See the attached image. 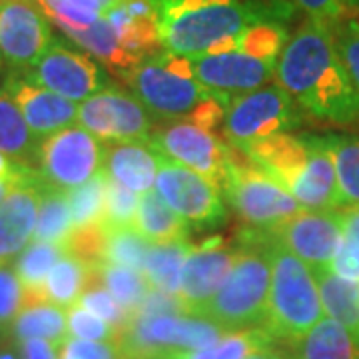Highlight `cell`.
Instances as JSON below:
<instances>
[{"instance_id": "obj_1", "label": "cell", "mask_w": 359, "mask_h": 359, "mask_svg": "<svg viewBox=\"0 0 359 359\" xmlns=\"http://www.w3.org/2000/svg\"><path fill=\"white\" fill-rule=\"evenodd\" d=\"M276 80L313 118L335 124L359 118V90L335 48L332 26L323 20L308 18L285 42Z\"/></svg>"}, {"instance_id": "obj_2", "label": "cell", "mask_w": 359, "mask_h": 359, "mask_svg": "<svg viewBox=\"0 0 359 359\" xmlns=\"http://www.w3.org/2000/svg\"><path fill=\"white\" fill-rule=\"evenodd\" d=\"M164 50L192 58L231 50L248 26L290 16V6L262 0H156Z\"/></svg>"}, {"instance_id": "obj_3", "label": "cell", "mask_w": 359, "mask_h": 359, "mask_svg": "<svg viewBox=\"0 0 359 359\" xmlns=\"http://www.w3.org/2000/svg\"><path fill=\"white\" fill-rule=\"evenodd\" d=\"M240 242L242 248L238 250L226 282L200 316L226 332L264 327L268 320L271 236L269 231L250 230Z\"/></svg>"}, {"instance_id": "obj_4", "label": "cell", "mask_w": 359, "mask_h": 359, "mask_svg": "<svg viewBox=\"0 0 359 359\" xmlns=\"http://www.w3.org/2000/svg\"><path fill=\"white\" fill-rule=\"evenodd\" d=\"M269 236L271 285L268 320L264 330L276 341L292 344L323 320V306L311 269L280 244L271 231Z\"/></svg>"}, {"instance_id": "obj_5", "label": "cell", "mask_w": 359, "mask_h": 359, "mask_svg": "<svg viewBox=\"0 0 359 359\" xmlns=\"http://www.w3.org/2000/svg\"><path fill=\"white\" fill-rule=\"evenodd\" d=\"M222 190L252 230H276L304 212L294 194L230 142H226Z\"/></svg>"}, {"instance_id": "obj_6", "label": "cell", "mask_w": 359, "mask_h": 359, "mask_svg": "<svg viewBox=\"0 0 359 359\" xmlns=\"http://www.w3.org/2000/svg\"><path fill=\"white\" fill-rule=\"evenodd\" d=\"M124 80L148 112L166 120L190 118L210 98L230 104L194 78L188 58L168 50L142 60Z\"/></svg>"}, {"instance_id": "obj_7", "label": "cell", "mask_w": 359, "mask_h": 359, "mask_svg": "<svg viewBox=\"0 0 359 359\" xmlns=\"http://www.w3.org/2000/svg\"><path fill=\"white\" fill-rule=\"evenodd\" d=\"M226 334L219 325L198 316L132 318L116 346L122 359H166L208 349Z\"/></svg>"}, {"instance_id": "obj_8", "label": "cell", "mask_w": 359, "mask_h": 359, "mask_svg": "<svg viewBox=\"0 0 359 359\" xmlns=\"http://www.w3.org/2000/svg\"><path fill=\"white\" fill-rule=\"evenodd\" d=\"M302 122L295 100L280 86H262L242 96L231 98L226 106L224 134L226 140L244 148L252 142L285 134Z\"/></svg>"}, {"instance_id": "obj_9", "label": "cell", "mask_w": 359, "mask_h": 359, "mask_svg": "<svg viewBox=\"0 0 359 359\" xmlns=\"http://www.w3.org/2000/svg\"><path fill=\"white\" fill-rule=\"evenodd\" d=\"M104 168V144L82 126H70L40 142L34 170L52 188L70 192Z\"/></svg>"}, {"instance_id": "obj_10", "label": "cell", "mask_w": 359, "mask_h": 359, "mask_svg": "<svg viewBox=\"0 0 359 359\" xmlns=\"http://www.w3.org/2000/svg\"><path fill=\"white\" fill-rule=\"evenodd\" d=\"M218 184L190 168L162 158L156 174V192L194 230L224 224L226 205Z\"/></svg>"}, {"instance_id": "obj_11", "label": "cell", "mask_w": 359, "mask_h": 359, "mask_svg": "<svg viewBox=\"0 0 359 359\" xmlns=\"http://www.w3.org/2000/svg\"><path fill=\"white\" fill-rule=\"evenodd\" d=\"M25 74L39 86L70 102H84L96 92L110 86L102 66L88 52L56 36L39 62Z\"/></svg>"}, {"instance_id": "obj_12", "label": "cell", "mask_w": 359, "mask_h": 359, "mask_svg": "<svg viewBox=\"0 0 359 359\" xmlns=\"http://www.w3.org/2000/svg\"><path fill=\"white\" fill-rule=\"evenodd\" d=\"M146 142L162 158L214 180L222 188L226 142H219L212 130L198 126L188 118H178L154 126Z\"/></svg>"}, {"instance_id": "obj_13", "label": "cell", "mask_w": 359, "mask_h": 359, "mask_svg": "<svg viewBox=\"0 0 359 359\" xmlns=\"http://www.w3.org/2000/svg\"><path fill=\"white\" fill-rule=\"evenodd\" d=\"M78 122L102 142L148 140L154 128L146 106L112 84L78 104Z\"/></svg>"}, {"instance_id": "obj_14", "label": "cell", "mask_w": 359, "mask_h": 359, "mask_svg": "<svg viewBox=\"0 0 359 359\" xmlns=\"http://www.w3.org/2000/svg\"><path fill=\"white\" fill-rule=\"evenodd\" d=\"M54 40L50 18L36 0H0V60L26 72Z\"/></svg>"}, {"instance_id": "obj_15", "label": "cell", "mask_w": 359, "mask_h": 359, "mask_svg": "<svg viewBox=\"0 0 359 359\" xmlns=\"http://www.w3.org/2000/svg\"><path fill=\"white\" fill-rule=\"evenodd\" d=\"M271 233L311 271L327 269L341 245L344 212H299Z\"/></svg>"}, {"instance_id": "obj_16", "label": "cell", "mask_w": 359, "mask_h": 359, "mask_svg": "<svg viewBox=\"0 0 359 359\" xmlns=\"http://www.w3.org/2000/svg\"><path fill=\"white\" fill-rule=\"evenodd\" d=\"M194 78L224 98H236L266 86L276 78L273 60H262L244 52L226 50L188 58Z\"/></svg>"}, {"instance_id": "obj_17", "label": "cell", "mask_w": 359, "mask_h": 359, "mask_svg": "<svg viewBox=\"0 0 359 359\" xmlns=\"http://www.w3.org/2000/svg\"><path fill=\"white\" fill-rule=\"evenodd\" d=\"M2 88L11 94L18 110L25 116L28 128L34 136L44 140L60 130L70 128L78 120V104L66 100L50 90L32 82L25 72L11 70Z\"/></svg>"}, {"instance_id": "obj_18", "label": "cell", "mask_w": 359, "mask_h": 359, "mask_svg": "<svg viewBox=\"0 0 359 359\" xmlns=\"http://www.w3.org/2000/svg\"><path fill=\"white\" fill-rule=\"evenodd\" d=\"M238 252L222 245L219 240L204 242L190 252L182 268L180 280V299L188 308L190 316H202L204 308L218 294L226 282Z\"/></svg>"}, {"instance_id": "obj_19", "label": "cell", "mask_w": 359, "mask_h": 359, "mask_svg": "<svg viewBox=\"0 0 359 359\" xmlns=\"http://www.w3.org/2000/svg\"><path fill=\"white\" fill-rule=\"evenodd\" d=\"M44 180L30 168L25 178H20L4 202L0 204V259L8 262L18 256L32 242L39 219L40 196Z\"/></svg>"}, {"instance_id": "obj_20", "label": "cell", "mask_w": 359, "mask_h": 359, "mask_svg": "<svg viewBox=\"0 0 359 359\" xmlns=\"http://www.w3.org/2000/svg\"><path fill=\"white\" fill-rule=\"evenodd\" d=\"M309 154L304 170L294 180L290 192L304 212H332L341 208L335 164L327 138L308 136Z\"/></svg>"}, {"instance_id": "obj_21", "label": "cell", "mask_w": 359, "mask_h": 359, "mask_svg": "<svg viewBox=\"0 0 359 359\" xmlns=\"http://www.w3.org/2000/svg\"><path fill=\"white\" fill-rule=\"evenodd\" d=\"M104 18L114 28L120 46L136 60L164 50L156 0H124Z\"/></svg>"}, {"instance_id": "obj_22", "label": "cell", "mask_w": 359, "mask_h": 359, "mask_svg": "<svg viewBox=\"0 0 359 359\" xmlns=\"http://www.w3.org/2000/svg\"><path fill=\"white\" fill-rule=\"evenodd\" d=\"M162 156L148 142H104V172L136 194L148 192L156 182Z\"/></svg>"}, {"instance_id": "obj_23", "label": "cell", "mask_w": 359, "mask_h": 359, "mask_svg": "<svg viewBox=\"0 0 359 359\" xmlns=\"http://www.w3.org/2000/svg\"><path fill=\"white\" fill-rule=\"evenodd\" d=\"M257 166L266 170L271 178H276L287 190L292 188L297 174L304 170L309 154L308 136L292 134H273L252 142L242 148Z\"/></svg>"}, {"instance_id": "obj_24", "label": "cell", "mask_w": 359, "mask_h": 359, "mask_svg": "<svg viewBox=\"0 0 359 359\" xmlns=\"http://www.w3.org/2000/svg\"><path fill=\"white\" fill-rule=\"evenodd\" d=\"M287 346V359H359V334L335 320H320Z\"/></svg>"}, {"instance_id": "obj_25", "label": "cell", "mask_w": 359, "mask_h": 359, "mask_svg": "<svg viewBox=\"0 0 359 359\" xmlns=\"http://www.w3.org/2000/svg\"><path fill=\"white\" fill-rule=\"evenodd\" d=\"M132 228L142 233L150 244L178 242L186 240L190 233V226L154 190H148L140 196Z\"/></svg>"}, {"instance_id": "obj_26", "label": "cell", "mask_w": 359, "mask_h": 359, "mask_svg": "<svg viewBox=\"0 0 359 359\" xmlns=\"http://www.w3.org/2000/svg\"><path fill=\"white\" fill-rule=\"evenodd\" d=\"M65 34L76 44L78 48L88 52L94 60L108 66L110 72L116 74V76L126 78L136 66L140 65V60L130 56L128 52L120 46V42L116 39L114 28L110 26V22L106 18L98 20L96 25H92L90 28L70 30V32H65Z\"/></svg>"}, {"instance_id": "obj_27", "label": "cell", "mask_w": 359, "mask_h": 359, "mask_svg": "<svg viewBox=\"0 0 359 359\" xmlns=\"http://www.w3.org/2000/svg\"><path fill=\"white\" fill-rule=\"evenodd\" d=\"M40 138L28 128L25 116L11 98L0 88V152L18 164L34 168L40 150Z\"/></svg>"}, {"instance_id": "obj_28", "label": "cell", "mask_w": 359, "mask_h": 359, "mask_svg": "<svg viewBox=\"0 0 359 359\" xmlns=\"http://www.w3.org/2000/svg\"><path fill=\"white\" fill-rule=\"evenodd\" d=\"M311 273L318 283L323 311L347 330L359 334V280L344 278L332 268Z\"/></svg>"}, {"instance_id": "obj_29", "label": "cell", "mask_w": 359, "mask_h": 359, "mask_svg": "<svg viewBox=\"0 0 359 359\" xmlns=\"http://www.w3.org/2000/svg\"><path fill=\"white\" fill-rule=\"evenodd\" d=\"M66 254L65 244H48L32 240L14 259V269L25 287V306L44 299V283L50 269Z\"/></svg>"}, {"instance_id": "obj_30", "label": "cell", "mask_w": 359, "mask_h": 359, "mask_svg": "<svg viewBox=\"0 0 359 359\" xmlns=\"http://www.w3.org/2000/svg\"><path fill=\"white\" fill-rule=\"evenodd\" d=\"M4 337L13 339L16 344L39 337V339H48L56 346H65L68 339V320L65 309L56 308L48 302L25 306Z\"/></svg>"}, {"instance_id": "obj_31", "label": "cell", "mask_w": 359, "mask_h": 359, "mask_svg": "<svg viewBox=\"0 0 359 359\" xmlns=\"http://www.w3.org/2000/svg\"><path fill=\"white\" fill-rule=\"evenodd\" d=\"M192 250L194 248L188 240L150 245L146 264H144V273L150 285L160 292L178 295L182 268Z\"/></svg>"}, {"instance_id": "obj_32", "label": "cell", "mask_w": 359, "mask_h": 359, "mask_svg": "<svg viewBox=\"0 0 359 359\" xmlns=\"http://www.w3.org/2000/svg\"><path fill=\"white\" fill-rule=\"evenodd\" d=\"M90 280V266L68 254L58 259L44 283V299L56 308L70 309L80 302Z\"/></svg>"}, {"instance_id": "obj_33", "label": "cell", "mask_w": 359, "mask_h": 359, "mask_svg": "<svg viewBox=\"0 0 359 359\" xmlns=\"http://www.w3.org/2000/svg\"><path fill=\"white\" fill-rule=\"evenodd\" d=\"M74 230L72 212L68 204V192L58 188H52L44 182L42 196H40L39 219L32 240L36 242H48V244H65Z\"/></svg>"}, {"instance_id": "obj_34", "label": "cell", "mask_w": 359, "mask_h": 359, "mask_svg": "<svg viewBox=\"0 0 359 359\" xmlns=\"http://www.w3.org/2000/svg\"><path fill=\"white\" fill-rule=\"evenodd\" d=\"M44 14L62 32L84 30L102 20L124 0H36Z\"/></svg>"}, {"instance_id": "obj_35", "label": "cell", "mask_w": 359, "mask_h": 359, "mask_svg": "<svg viewBox=\"0 0 359 359\" xmlns=\"http://www.w3.org/2000/svg\"><path fill=\"white\" fill-rule=\"evenodd\" d=\"M96 273H98V282L106 287V292L112 295L116 304L126 309L130 316L136 313V309L140 308L148 292L152 290L146 273L138 269L104 262L100 266H96Z\"/></svg>"}, {"instance_id": "obj_36", "label": "cell", "mask_w": 359, "mask_h": 359, "mask_svg": "<svg viewBox=\"0 0 359 359\" xmlns=\"http://www.w3.org/2000/svg\"><path fill=\"white\" fill-rule=\"evenodd\" d=\"M341 208H359V136H327Z\"/></svg>"}, {"instance_id": "obj_37", "label": "cell", "mask_w": 359, "mask_h": 359, "mask_svg": "<svg viewBox=\"0 0 359 359\" xmlns=\"http://www.w3.org/2000/svg\"><path fill=\"white\" fill-rule=\"evenodd\" d=\"M287 40L290 36H287V28L283 25V20L271 18V20H262V22L248 26L242 34L233 39L231 50L244 52L262 60L278 62Z\"/></svg>"}, {"instance_id": "obj_38", "label": "cell", "mask_w": 359, "mask_h": 359, "mask_svg": "<svg viewBox=\"0 0 359 359\" xmlns=\"http://www.w3.org/2000/svg\"><path fill=\"white\" fill-rule=\"evenodd\" d=\"M273 344L276 339L264 327H252V330L228 332L218 344H214L208 349L170 359H245L257 349L273 347Z\"/></svg>"}, {"instance_id": "obj_39", "label": "cell", "mask_w": 359, "mask_h": 359, "mask_svg": "<svg viewBox=\"0 0 359 359\" xmlns=\"http://www.w3.org/2000/svg\"><path fill=\"white\" fill-rule=\"evenodd\" d=\"M68 204H70V212H72L74 228L102 222L104 205H106V172H104V168L86 184L68 192Z\"/></svg>"}, {"instance_id": "obj_40", "label": "cell", "mask_w": 359, "mask_h": 359, "mask_svg": "<svg viewBox=\"0 0 359 359\" xmlns=\"http://www.w3.org/2000/svg\"><path fill=\"white\" fill-rule=\"evenodd\" d=\"M150 245L152 244L142 233L134 230L132 226L130 228L108 230L104 262L144 271V264H146V256H148Z\"/></svg>"}, {"instance_id": "obj_41", "label": "cell", "mask_w": 359, "mask_h": 359, "mask_svg": "<svg viewBox=\"0 0 359 359\" xmlns=\"http://www.w3.org/2000/svg\"><path fill=\"white\" fill-rule=\"evenodd\" d=\"M78 306L86 308L88 311H92L94 316L102 318L104 321L112 323L116 330H118V334H120V332L128 325L130 320H132V316H130L128 311L124 308H120V306L116 304L114 297L106 292V287H104L102 283L98 282L96 266H90L88 285H86L84 294L80 297Z\"/></svg>"}, {"instance_id": "obj_42", "label": "cell", "mask_w": 359, "mask_h": 359, "mask_svg": "<svg viewBox=\"0 0 359 359\" xmlns=\"http://www.w3.org/2000/svg\"><path fill=\"white\" fill-rule=\"evenodd\" d=\"M138 202L140 198L134 190L106 176V205H104L102 224L108 230L134 226Z\"/></svg>"}, {"instance_id": "obj_43", "label": "cell", "mask_w": 359, "mask_h": 359, "mask_svg": "<svg viewBox=\"0 0 359 359\" xmlns=\"http://www.w3.org/2000/svg\"><path fill=\"white\" fill-rule=\"evenodd\" d=\"M106 242H108V228L102 222H96V224L74 228L65 242V248L68 254L76 256L84 264L100 266L104 264Z\"/></svg>"}, {"instance_id": "obj_44", "label": "cell", "mask_w": 359, "mask_h": 359, "mask_svg": "<svg viewBox=\"0 0 359 359\" xmlns=\"http://www.w3.org/2000/svg\"><path fill=\"white\" fill-rule=\"evenodd\" d=\"M332 269L344 278L359 280V208L344 212V238Z\"/></svg>"}, {"instance_id": "obj_45", "label": "cell", "mask_w": 359, "mask_h": 359, "mask_svg": "<svg viewBox=\"0 0 359 359\" xmlns=\"http://www.w3.org/2000/svg\"><path fill=\"white\" fill-rule=\"evenodd\" d=\"M68 320V335L86 341H100V344H118V330L112 323L94 316L82 306H72L66 313Z\"/></svg>"}, {"instance_id": "obj_46", "label": "cell", "mask_w": 359, "mask_h": 359, "mask_svg": "<svg viewBox=\"0 0 359 359\" xmlns=\"http://www.w3.org/2000/svg\"><path fill=\"white\" fill-rule=\"evenodd\" d=\"M22 308H25V287L14 269L13 259L0 262V327H2V334L6 335Z\"/></svg>"}, {"instance_id": "obj_47", "label": "cell", "mask_w": 359, "mask_h": 359, "mask_svg": "<svg viewBox=\"0 0 359 359\" xmlns=\"http://www.w3.org/2000/svg\"><path fill=\"white\" fill-rule=\"evenodd\" d=\"M330 26L334 32L335 48L339 52L355 88L359 90V18L346 14Z\"/></svg>"}, {"instance_id": "obj_48", "label": "cell", "mask_w": 359, "mask_h": 359, "mask_svg": "<svg viewBox=\"0 0 359 359\" xmlns=\"http://www.w3.org/2000/svg\"><path fill=\"white\" fill-rule=\"evenodd\" d=\"M156 316H190V311L180 299V295L166 294L152 287L132 318H156Z\"/></svg>"}, {"instance_id": "obj_49", "label": "cell", "mask_w": 359, "mask_h": 359, "mask_svg": "<svg viewBox=\"0 0 359 359\" xmlns=\"http://www.w3.org/2000/svg\"><path fill=\"white\" fill-rule=\"evenodd\" d=\"M60 359H122L116 344H100L68 337L60 347Z\"/></svg>"}, {"instance_id": "obj_50", "label": "cell", "mask_w": 359, "mask_h": 359, "mask_svg": "<svg viewBox=\"0 0 359 359\" xmlns=\"http://www.w3.org/2000/svg\"><path fill=\"white\" fill-rule=\"evenodd\" d=\"M294 2L304 13H308L309 18H318L332 25L341 16L349 14L358 0H294Z\"/></svg>"}, {"instance_id": "obj_51", "label": "cell", "mask_w": 359, "mask_h": 359, "mask_svg": "<svg viewBox=\"0 0 359 359\" xmlns=\"http://www.w3.org/2000/svg\"><path fill=\"white\" fill-rule=\"evenodd\" d=\"M25 359H60V347L48 339H25L18 344Z\"/></svg>"}, {"instance_id": "obj_52", "label": "cell", "mask_w": 359, "mask_h": 359, "mask_svg": "<svg viewBox=\"0 0 359 359\" xmlns=\"http://www.w3.org/2000/svg\"><path fill=\"white\" fill-rule=\"evenodd\" d=\"M30 166H25V164H18L11 158L0 152V180H8V182H18L20 178H25L28 174Z\"/></svg>"}, {"instance_id": "obj_53", "label": "cell", "mask_w": 359, "mask_h": 359, "mask_svg": "<svg viewBox=\"0 0 359 359\" xmlns=\"http://www.w3.org/2000/svg\"><path fill=\"white\" fill-rule=\"evenodd\" d=\"M0 359H25L22 358V351L16 341L8 339V337H2L0 341Z\"/></svg>"}, {"instance_id": "obj_54", "label": "cell", "mask_w": 359, "mask_h": 359, "mask_svg": "<svg viewBox=\"0 0 359 359\" xmlns=\"http://www.w3.org/2000/svg\"><path fill=\"white\" fill-rule=\"evenodd\" d=\"M245 359H287V358H285V353L278 351L276 347H264V349H257V351H254L252 355H248Z\"/></svg>"}, {"instance_id": "obj_55", "label": "cell", "mask_w": 359, "mask_h": 359, "mask_svg": "<svg viewBox=\"0 0 359 359\" xmlns=\"http://www.w3.org/2000/svg\"><path fill=\"white\" fill-rule=\"evenodd\" d=\"M16 182H8V180H0V204L4 202V198L8 196L11 188H13Z\"/></svg>"}, {"instance_id": "obj_56", "label": "cell", "mask_w": 359, "mask_h": 359, "mask_svg": "<svg viewBox=\"0 0 359 359\" xmlns=\"http://www.w3.org/2000/svg\"><path fill=\"white\" fill-rule=\"evenodd\" d=\"M2 337H4V334H2V327H0V341H2Z\"/></svg>"}, {"instance_id": "obj_57", "label": "cell", "mask_w": 359, "mask_h": 359, "mask_svg": "<svg viewBox=\"0 0 359 359\" xmlns=\"http://www.w3.org/2000/svg\"><path fill=\"white\" fill-rule=\"evenodd\" d=\"M166 359H170V358H166Z\"/></svg>"}, {"instance_id": "obj_58", "label": "cell", "mask_w": 359, "mask_h": 359, "mask_svg": "<svg viewBox=\"0 0 359 359\" xmlns=\"http://www.w3.org/2000/svg\"><path fill=\"white\" fill-rule=\"evenodd\" d=\"M0 262H2V259H0Z\"/></svg>"}, {"instance_id": "obj_59", "label": "cell", "mask_w": 359, "mask_h": 359, "mask_svg": "<svg viewBox=\"0 0 359 359\" xmlns=\"http://www.w3.org/2000/svg\"><path fill=\"white\" fill-rule=\"evenodd\" d=\"M0 62H2V60H0Z\"/></svg>"}]
</instances>
